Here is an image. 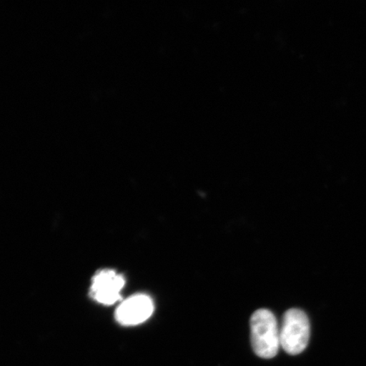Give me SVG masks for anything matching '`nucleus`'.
I'll return each instance as SVG.
<instances>
[{
  "label": "nucleus",
  "instance_id": "f257e3e1",
  "mask_svg": "<svg viewBox=\"0 0 366 366\" xmlns=\"http://www.w3.org/2000/svg\"><path fill=\"white\" fill-rule=\"evenodd\" d=\"M251 342L260 358L272 359L281 346L280 330L276 317L268 310H258L250 320Z\"/></svg>",
  "mask_w": 366,
  "mask_h": 366
},
{
  "label": "nucleus",
  "instance_id": "f03ea898",
  "mask_svg": "<svg viewBox=\"0 0 366 366\" xmlns=\"http://www.w3.org/2000/svg\"><path fill=\"white\" fill-rule=\"evenodd\" d=\"M310 335L307 315L299 309L287 310L282 319L280 342L288 355L301 354L307 347Z\"/></svg>",
  "mask_w": 366,
  "mask_h": 366
},
{
  "label": "nucleus",
  "instance_id": "7ed1b4c3",
  "mask_svg": "<svg viewBox=\"0 0 366 366\" xmlns=\"http://www.w3.org/2000/svg\"><path fill=\"white\" fill-rule=\"evenodd\" d=\"M125 285L122 274L104 269L95 274L91 286V295L103 305H113L122 299L121 291Z\"/></svg>",
  "mask_w": 366,
  "mask_h": 366
},
{
  "label": "nucleus",
  "instance_id": "20e7f679",
  "mask_svg": "<svg viewBox=\"0 0 366 366\" xmlns=\"http://www.w3.org/2000/svg\"><path fill=\"white\" fill-rule=\"evenodd\" d=\"M154 303L146 295L128 297L119 306L116 312L117 322L124 326H136L147 320L154 312Z\"/></svg>",
  "mask_w": 366,
  "mask_h": 366
}]
</instances>
